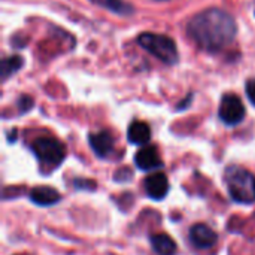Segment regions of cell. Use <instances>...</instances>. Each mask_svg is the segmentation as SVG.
<instances>
[{"mask_svg": "<svg viewBox=\"0 0 255 255\" xmlns=\"http://www.w3.org/2000/svg\"><path fill=\"white\" fill-rule=\"evenodd\" d=\"M187 33L202 49L218 52L235 40L238 25L232 13L220 7H211L190 19Z\"/></svg>", "mask_w": 255, "mask_h": 255, "instance_id": "6da1fadb", "label": "cell"}, {"mask_svg": "<svg viewBox=\"0 0 255 255\" xmlns=\"http://www.w3.org/2000/svg\"><path fill=\"white\" fill-rule=\"evenodd\" d=\"M227 191L230 197L242 205L255 202V176L241 166H229L224 173Z\"/></svg>", "mask_w": 255, "mask_h": 255, "instance_id": "7a4b0ae2", "label": "cell"}, {"mask_svg": "<svg viewBox=\"0 0 255 255\" xmlns=\"http://www.w3.org/2000/svg\"><path fill=\"white\" fill-rule=\"evenodd\" d=\"M137 43L145 51L169 66H173L179 61L176 43L170 36L157 33H140L137 37Z\"/></svg>", "mask_w": 255, "mask_h": 255, "instance_id": "3957f363", "label": "cell"}, {"mask_svg": "<svg viewBox=\"0 0 255 255\" xmlns=\"http://www.w3.org/2000/svg\"><path fill=\"white\" fill-rule=\"evenodd\" d=\"M31 151L34 152L40 164L46 166L48 169L60 166L66 157L64 143L51 136H40L34 139L31 143Z\"/></svg>", "mask_w": 255, "mask_h": 255, "instance_id": "277c9868", "label": "cell"}, {"mask_svg": "<svg viewBox=\"0 0 255 255\" xmlns=\"http://www.w3.org/2000/svg\"><path fill=\"white\" fill-rule=\"evenodd\" d=\"M245 106L236 94H226L220 105V120L226 126H238L245 118Z\"/></svg>", "mask_w": 255, "mask_h": 255, "instance_id": "5b68a950", "label": "cell"}, {"mask_svg": "<svg viewBox=\"0 0 255 255\" xmlns=\"http://www.w3.org/2000/svg\"><path fill=\"white\" fill-rule=\"evenodd\" d=\"M136 166L143 172H155L157 169L163 167V160L160 157V152L157 146H143L140 148L134 155Z\"/></svg>", "mask_w": 255, "mask_h": 255, "instance_id": "8992f818", "label": "cell"}, {"mask_svg": "<svg viewBox=\"0 0 255 255\" xmlns=\"http://www.w3.org/2000/svg\"><path fill=\"white\" fill-rule=\"evenodd\" d=\"M190 241L199 250H211L217 245L218 235L206 224H196L190 229Z\"/></svg>", "mask_w": 255, "mask_h": 255, "instance_id": "52a82bcc", "label": "cell"}, {"mask_svg": "<svg viewBox=\"0 0 255 255\" xmlns=\"http://www.w3.org/2000/svg\"><path fill=\"white\" fill-rule=\"evenodd\" d=\"M143 188L152 200H163L169 191V181L164 173L154 172L143 181Z\"/></svg>", "mask_w": 255, "mask_h": 255, "instance_id": "ba28073f", "label": "cell"}, {"mask_svg": "<svg viewBox=\"0 0 255 255\" xmlns=\"http://www.w3.org/2000/svg\"><path fill=\"white\" fill-rule=\"evenodd\" d=\"M88 142H90V146H91L93 152L99 158H106L114 152L115 140H114L112 134L108 130H102V131H97V133H90Z\"/></svg>", "mask_w": 255, "mask_h": 255, "instance_id": "9c48e42d", "label": "cell"}, {"mask_svg": "<svg viewBox=\"0 0 255 255\" xmlns=\"http://www.w3.org/2000/svg\"><path fill=\"white\" fill-rule=\"evenodd\" d=\"M28 197H30V200H31L33 203H36L37 206H45V208L58 203L60 199H61V197H60V193H58L55 188H52V187H45V185L33 188V190L30 191Z\"/></svg>", "mask_w": 255, "mask_h": 255, "instance_id": "30bf717a", "label": "cell"}, {"mask_svg": "<svg viewBox=\"0 0 255 255\" xmlns=\"http://www.w3.org/2000/svg\"><path fill=\"white\" fill-rule=\"evenodd\" d=\"M127 139L133 145H146L151 139V128L143 121H134L127 130Z\"/></svg>", "mask_w": 255, "mask_h": 255, "instance_id": "8fae6325", "label": "cell"}, {"mask_svg": "<svg viewBox=\"0 0 255 255\" xmlns=\"http://www.w3.org/2000/svg\"><path fill=\"white\" fill-rule=\"evenodd\" d=\"M149 241L152 250L158 255H175L178 251L175 241L169 235H163V233L152 235Z\"/></svg>", "mask_w": 255, "mask_h": 255, "instance_id": "7c38bea8", "label": "cell"}, {"mask_svg": "<svg viewBox=\"0 0 255 255\" xmlns=\"http://www.w3.org/2000/svg\"><path fill=\"white\" fill-rule=\"evenodd\" d=\"M24 64L22 57L19 55H9L4 57L1 60V66H0V72H1V81H6L9 76L15 75Z\"/></svg>", "mask_w": 255, "mask_h": 255, "instance_id": "4fadbf2b", "label": "cell"}, {"mask_svg": "<svg viewBox=\"0 0 255 255\" xmlns=\"http://www.w3.org/2000/svg\"><path fill=\"white\" fill-rule=\"evenodd\" d=\"M94 4L102 6L111 12L120 13V15H131L133 13V6L126 3L124 0H91Z\"/></svg>", "mask_w": 255, "mask_h": 255, "instance_id": "5bb4252c", "label": "cell"}, {"mask_svg": "<svg viewBox=\"0 0 255 255\" xmlns=\"http://www.w3.org/2000/svg\"><path fill=\"white\" fill-rule=\"evenodd\" d=\"M73 187L78 188V190H88V191H93L96 190V182L94 181H90V179H75L73 181Z\"/></svg>", "mask_w": 255, "mask_h": 255, "instance_id": "9a60e30c", "label": "cell"}, {"mask_svg": "<svg viewBox=\"0 0 255 255\" xmlns=\"http://www.w3.org/2000/svg\"><path fill=\"white\" fill-rule=\"evenodd\" d=\"M18 108H19V112H28L31 108H33V99L30 96H21L18 99Z\"/></svg>", "mask_w": 255, "mask_h": 255, "instance_id": "2e32d148", "label": "cell"}, {"mask_svg": "<svg viewBox=\"0 0 255 255\" xmlns=\"http://www.w3.org/2000/svg\"><path fill=\"white\" fill-rule=\"evenodd\" d=\"M131 176H133V173H131L127 167H124V169H121V170H117L114 179H115V181H120V182H124V181L131 179Z\"/></svg>", "mask_w": 255, "mask_h": 255, "instance_id": "e0dca14e", "label": "cell"}, {"mask_svg": "<svg viewBox=\"0 0 255 255\" xmlns=\"http://www.w3.org/2000/svg\"><path fill=\"white\" fill-rule=\"evenodd\" d=\"M245 91H247V96H248L250 102L255 106V79H250V81L247 82Z\"/></svg>", "mask_w": 255, "mask_h": 255, "instance_id": "ac0fdd59", "label": "cell"}, {"mask_svg": "<svg viewBox=\"0 0 255 255\" xmlns=\"http://www.w3.org/2000/svg\"><path fill=\"white\" fill-rule=\"evenodd\" d=\"M157 1H167V0H157Z\"/></svg>", "mask_w": 255, "mask_h": 255, "instance_id": "d6986e66", "label": "cell"}]
</instances>
